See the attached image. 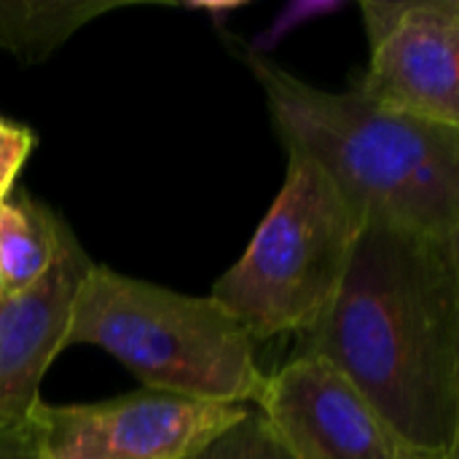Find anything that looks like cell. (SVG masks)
Returning <instances> with one entry per match:
<instances>
[{"label":"cell","instance_id":"3","mask_svg":"<svg viewBox=\"0 0 459 459\" xmlns=\"http://www.w3.org/2000/svg\"><path fill=\"white\" fill-rule=\"evenodd\" d=\"M70 344L105 350L145 390L191 401L255 409L266 387L255 342L215 299L175 293L97 264L78 288Z\"/></svg>","mask_w":459,"mask_h":459},{"label":"cell","instance_id":"10","mask_svg":"<svg viewBox=\"0 0 459 459\" xmlns=\"http://www.w3.org/2000/svg\"><path fill=\"white\" fill-rule=\"evenodd\" d=\"M121 3H40L3 0L0 3V48L11 51L24 65H38L91 19L116 11Z\"/></svg>","mask_w":459,"mask_h":459},{"label":"cell","instance_id":"11","mask_svg":"<svg viewBox=\"0 0 459 459\" xmlns=\"http://www.w3.org/2000/svg\"><path fill=\"white\" fill-rule=\"evenodd\" d=\"M194 459H293L280 438L272 433L266 420L250 409L245 420L218 436Z\"/></svg>","mask_w":459,"mask_h":459},{"label":"cell","instance_id":"2","mask_svg":"<svg viewBox=\"0 0 459 459\" xmlns=\"http://www.w3.org/2000/svg\"><path fill=\"white\" fill-rule=\"evenodd\" d=\"M288 153L312 161L363 223L459 239V129L325 91L285 67L250 62Z\"/></svg>","mask_w":459,"mask_h":459},{"label":"cell","instance_id":"9","mask_svg":"<svg viewBox=\"0 0 459 459\" xmlns=\"http://www.w3.org/2000/svg\"><path fill=\"white\" fill-rule=\"evenodd\" d=\"M67 223L27 191H11L0 204V288L16 296L56 261Z\"/></svg>","mask_w":459,"mask_h":459},{"label":"cell","instance_id":"7","mask_svg":"<svg viewBox=\"0 0 459 459\" xmlns=\"http://www.w3.org/2000/svg\"><path fill=\"white\" fill-rule=\"evenodd\" d=\"M255 411L293 459H436L406 444L328 363L293 355L266 374Z\"/></svg>","mask_w":459,"mask_h":459},{"label":"cell","instance_id":"1","mask_svg":"<svg viewBox=\"0 0 459 459\" xmlns=\"http://www.w3.org/2000/svg\"><path fill=\"white\" fill-rule=\"evenodd\" d=\"M296 339L406 444L457 459L459 239L363 223L333 304Z\"/></svg>","mask_w":459,"mask_h":459},{"label":"cell","instance_id":"5","mask_svg":"<svg viewBox=\"0 0 459 459\" xmlns=\"http://www.w3.org/2000/svg\"><path fill=\"white\" fill-rule=\"evenodd\" d=\"M247 411L143 387L97 403L38 401L30 422L35 459H194Z\"/></svg>","mask_w":459,"mask_h":459},{"label":"cell","instance_id":"6","mask_svg":"<svg viewBox=\"0 0 459 459\" xmlns=\"http://www.w3.org/2000/svg\"><path fill=\"white\" fill-rule=\"evenodd\" d=\"M371 102L459 129V0H363Z\"/></svg>","mask_w":459,"mask_h":459},{"label":"cell","instance_id":"14","mask_svg":"<svg viewBox=\"0 0 459 459\" xmlns=\"http://www.w3.org/2000/svg\"><path fill=\"white\" fill-rule=\"evenodd\" d=\"M0 301H3V288H0Z\"/></svg>","mask_w":459,"mask_h":459},{"label":"cell","instance_id":"4","mask_svg":"<svg viewBox=\"0 0 459 459\" xmlns=\"http://www.w3.org/2000/svg\"><path fill=\"white\" fill-rule=\"evenodd\" d=\"M363 221L331 180L288 153L285 183L242 258L223 272L215 299L255 344L307 333L333 304Z\"/></svg>","mask_w":459,"mask_h":459},{"label":"cell","instance_id":"8","mask_svg":"<svg viewBox=\"0 0 459 459\" xmlns=\"http://www.w3.org/2000/svg\"><path fill=\"white\" fill-rule=\"evenodd\" d=\"M94 261L67 229L56 261L32 288L0 301V422H22L40 401V382L67 347L78 288Z\"/></svg>","mask_w":459,"mask_h":459},{"label":"cell","instance_id":"12","mask_svg":"<svg viewBox=\"0 0 459 459\" xmlns=\"http://www.w3.org/2000/svg\"><path fill=\"white\" fill-rule=\"evenodd\" d=\"M35 148L32 129L0 118V204L13 191V180Z\"/></svg>","mask_w":459,"mask_h":459},{"label":"cell","instance_id":"13","mask_svg":"<svg viewBox=\"0 0 459 459\" xmlns=\"http://www.w3.org/2000/svg\"><path fill=\"white\" fill-rule=\"evenodd\" d=\"M35 430L30 417L22 422H0V459H35Z\"/></svg>","mask_w":459,"mask_h":459}]
</instances>
